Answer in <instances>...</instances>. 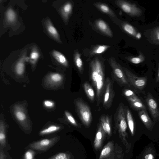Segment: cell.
Instances as JSON below:
<instances>
[{
    "label": "cell",
    "mask_w": 159,
    "mask_h": 159,
    "mask_svg": "<svg viewBox=\"0 0 159 159\" xmlns=\"http://www.w3.org/2000/svg\"><path fill=\"white\" fill-rule=\"evenodd\" d=\"M105 91L103 100V105L105 108H108L111 105L114 93L111 80L107 78L106 81Z\"/></svg>",
    "instance_id": "ba28073f"
},
{
    "label": "cell",
    "mask_w": 159,
    "mask_h": 159,
    "mask_svg": "<svg viewBox=\"0 0 159 159\" xmlns=\"http://www.w3.org/2000/svg\"><path fill=\"white\" fill-rule=\"evenodd\" d=\"M44 104L46 107L51 108L54 106V104L52 101L49 100H46L44 102Z\"/></svg>",
    "instance_id": "d590c367"
},
{
    "label": "cell",
    "mask_w": 159,
    "mask_h": 159,
    "mask_svg": "<svg viewBox=\"0 0 159 159\" xmlns=\"http://www.w3.org/2000/svg\"><path fill=\"white\" fill-rule=\"evenodd\" d=\"M109 62L117 80L121 84L130 87L131 85L129 82L122 68L117 62L115 59L113 57L111 58Z\"/></svg>",
    "instance_id": "5b68a950"
},
{
    "label": "cell",
    "mask_w": 159,
    "mask_h": 159,
    "mask_svg": "<svg viewBox=\"0 0 159 159\" xmlns=\"http://www.w3.org/2000/svg\"><path fill=\"white\" fill-rule=\"evenodd\" d=\"M158 79L159 80V66L158 69Z\"/></svg>",
    "instance_id": "ab89813d"
},
{
    "label": "cell",
    "mask_w": 159,
    "mask_h": 159,
    "mask_svg": "<svg viewBox=\"0 0 159 159\" xmlns=\"http://www.w3.org/2000/svg\"><path fill=\"white\" fill-rule=\"evenodd\" d=\"M68 154L65 152H60L51 157L49 159H70Z\"/></svg>",
    "instance_id": "83f0119b"
},
{
    "label": "cell",
    "mask_w": 159,
    "mask_h": 159,
    "mask_svg": "<svg viewBox=\"0 0 159 159\" xmlns=\"http://www.w3.org/2000/svg\"><path fill=\"white\" fill-rule=\"evenodd\" d=\"M25 69L24 64L23 62L20 61L17 64L16 70L17 74L19 75H21L23 73Z\"/></svg>",
    "instance_id": "f1b7e54d"
},
{
    "label": "cell",
    "mask_w": 159,
    "mask_h": 159,
    "mask_svg": "<svg viewBox=\"0 0 159 159\" xmlns=\"http://www.w3.org/2000/svg\"><path fill=\"white\" fill-rule=\"evenodd\" d=\"M145 59L143 54L141 52L137 57H131L129 58V61L131 63L134 64H138L143 62Z\"/></svg>",
    "instance_id": "cb8c5ba5"
},
{
    "label": "cell",
    "mask_w": 159,
    "mask_h": 159,
    "mask_svg": "<svg viewBox=\"0 0 159 159\" xmlns=\"http://www.w3.org/2000/svg\"><path fill=\"white\" fill-rule=\"evenodd\" d=\"M4 156L2 152H1L0 153V159H3Z\"/></svg>",
    "instance_id": "f35d334b"
},
{
    "label": "cell",
    "mask_w": 159,
    "mask_h": 159,
    "mask_svg": "<svg viewBox=\"0 0 159 159\" xmlns=\"http://www.w3.org/2000/svg\"><path fill=\"white\" fill-rule=\"evenodd\" d=\"M47 30L49 33L53 37L57 38L58 34L55 28L51 24H49L47 27Z\"/></svg>",
    "instance_id": "4dcf8cb0"
},
{
    "label": "cell",
    "mask_w": 159,
    "mask_h": 159,
    "mask_svg": "<svg viewBox=\"0 0 159 159\" xmlns=\"http://www.w3.org/2000/svg\"><path fill=\"white\" fill-rule=\"evenodd\" d=\"M126 119L131 134H134V125L133 119L129 110L128 108L125 109Z\"/></svg>",
    "instance_id": "ac0fdd59"
},
{
    "label": "cell",
    "mask_w": 159,
    "mask_h": 159,
    "mask_svg": "<svg viewBox=\"0 0 159 159\" xmlns=\"http://www.w3.org/2000/svg\"><path fill=\"white\" fill-rule=\"evenodd\" d=\"M94 5L102 12L111 17H115L116 16L114 12L106 4L101 2H96L94 3Z\"/></svg>",
    "instance_id": "e0dca14e"
},
{
    "label": "cell",
    "mask_w": 159,
    "mask_h": 159,
    "mask_svg": "<svg viewBox=\"0 0 159 159\" xmlns=\"http://www.w3.org/2000/svg\"><path fill=\"white\" fill-rule=\"evenodd\" d=\"M60 129L59 126L55 125H51L47 128L41 130L40 132L41 135H43L56 131Z\"/></svg>",
    "instance_id": "d4e9b609"
},
{
    "label": "cell",
    "mask_w": 159,
    "mask_h": 159,
    "mask_svg": "<svg viewBox=\"0 0 159 159\" xmlns=\"http://www.w3.org/2000/svg\"><path fill=\"white\" fill-rule=\"evenodd\" d=\"M106 134L102 129L101 124H100L93 142L94 147L96 150L101 148Z\"/></svg>",
    "instance_id": "30bf717a"
},
{
    "label": "cell",
    "mask_w": 159,
    "mask_h": 159,
    "mask_svg": "<svg viewBox=\"0 0 159 159\" xmlns=\"http://www.w3.org/2000/svg\"><path fill=\"white\" fill-rule=\"evenodd\" d=\"M114 146L113 142L110 141L105 145L100 153L99 159H110L114 155Z\"/></svg>",
    "instance_id": "8fae6325"
},
{
    "label": "cell",
    "mask_w": 159,
    "mask_h": 159,
    "mask_svg": "<svg viewBox=\"0 0 159 159\" xmlns=\"http://www.w3.org/2000/svg\"><path fill=\"white\" fill-rule=\"evenodd\" d=\"M101 124L103 130L109 136L111 135V121L109 116L103 115L100 118Z\"/></svg>",
    "instance_id": "9a60e30c"
},
{
    "label": "cell",
    "mask_w": 159,
    "mask_h": 159,
    "mask_svg": "<svg viewBox=\"0 0 159 159\" xmlns=\"http://www.w3.org/2000/svg\"><path fill=\"white\" fill-rule=\"evenodd\" d=\"M58 139L57 137L43 139L31 144L30 147L36 150L45 151L54 144Z\"/></svg>",
    "instance_id": "9c48e42d"
},
{
    "label": "cell",
    "mask_w": 159,
    "mask_h": 159,
    "mask_svg": "<svg viewBox=\"0 0 159 159\" xmlns=\"http://www.w3.org/2000/svg\"><path fill=\"white\" fill-rule=\"evenodd\" d=\"M15 115L17 119L20 121L24 120L26 117L25 113L20 111H16L15 113Z\"/></svg>",
    "instance_id": "836d02e7"
},
{
    "label": "cell",
    "mask_w": 159,
    "mask_h": 159,
    "mask_svg": "<svg viewBox=\"0 0 159 159\" xmlns=\"http://www.w3.org/2000/svg\"><path fill=\"white\" fill-rule=\"evenodd\" d=\"M6 16L9 21L13 22L16 18L15 13L12 9H9L7 10L6 13Z\"/></svg>",
    "instance_id": "f546056e"
},
{
    "label": "cell",
    "mask_w": 159,
    "mask_h": 159,
    "mask_svg": "<svg viewBox=\"0 0 159 159\" xmlns=\"http://www.w3.org/2000/svg\"><path fill=\"white\" fill-rule=\"evenodd\" d=\"M124 94L133 108L138 111L146 109L142 101L132 90L125 89Z\"/></svg>",
    "instance_id": "52a82bcc"
},
{
    "label": "cell",
    "mask_w": 159,
    "mask_h": 159,
    "mask_svg": "<svg viewBox=\"0 0 159 159\" xmlns=\"http://www.w3.org/2000/svg\"><path fill=\"white\" fill-rule=\"evenodd\" d=\"M65 113L67 119L72 124L75 126H77V124L75 120L69 112L66 111Z\"/></svg>",
    "instance_id": "d6a6232c"
},
{
    "label": "cell",
    "mask_w": 159,
    "mask_h": 159,
    "mask_svg": "<svg viewBox=\"0 0 159 159\" xmlns=\"http://www.w3.org/2000/svg\"><path fill=\"white\" fill-rule=\"evenodd\" d=\"M52 55L55 58L60 64L65 66H68V61L63 54L58 51L54 50L52 52Z\"/></svg>",
    "instance_id": "ffe728a7"
},
{
    "label": "cell",
    "mask_w": 159,
    "mask_h": 159,
    "mask_svg": "<svg viewBox=\"0 0 159 159\" xmlns=\"http://www.w3.org/2000/svg\"><path fill=\"white\" fill-rule=\"evenodd\" d=\"M138 114L145 126L148 129L151 128L153 125V122L149 116L146 109L139 111Z\"/></svg>",
    "instance_id": "5bb4252c"
},
{
    "label": "cell",
    "mask_w": 159,
    "mask_h": 159,
    "mask_svg": "<svg viewBox=\"0 0 159 159\" xmlns=\"http://www.w3.org/2000/svg\"><path fill=\"white\" fill-rule=\"evenodd\" d=\"M116 119V126L118 130L119 136L122 141L126 143L127 124L125 109L122 105L118 107Z\"/></svg>",
    "instance_id": "3957f363"
},
{
    "label": "cell",
    "mask_w": 159,
    "mask_h": 159,
    "mask_svg": "<svg viewBox=\"0 0 159 159\" xmlns=\"http://www.w3.org/2000/svg\"><path fill=\"white\" fill-rule=\"evenodd\" d=\"M72 9V5L70 2H68L64 5L62 9V13L65 19H68Z\"/></svg>",
    "instance_id": "44dd1931"
},
{
    "label": "cell",
    "mask_w": 159,
    "mask_h": 159,
    "mask_svg": "<svg viewBox=\"0 0 159 159\" xmlns=\"http://www.w3.org/2000/svg\"><path fill=\"white\" fill-rule=\"evenodd\" d=\"M110 47L109 45H100L95 47L92 51L91 54L93 55L102 53L105 52Z\"/></svg>",
    "instance_id": "603a6c76"
},
{
    "label": "cell",
    "mask_w": 159,
    "mask_h": 159,
    "mask_svg": "<svg viewBox=\"0 0 159 159\" xmlns=\"http://www.w3.org/2000/svg\"><path fill=\"white\" fill-rule=\"evenodd\" d=\"M115 3L123 11L131 16H140L142 14V10L135 4L122 0H115Z\"/></svg>",
    "instance_id": "277c9868"
},
{
    "label": "cell",
    "mask_w": 159,
    "mask_h": 159,
    "mask_svg": "<svg viewBox=\"0 0 159 159\" xmlns=\"http://www.w3.org/2000/svg\"><path fill=\"white\" fill-rule=\"evenodd\" d=\"M77 113L83 123L86 126H89L92 120V115L88 105L80 99L75 101Z\"/></svg>",
    "instance_id": "7a4b0ae2"
},
{
    "label": "cell",
    "mask_w": 159,
    "mask_h": 159,
    "mask_svg": "<svg viewBox=\"0 0 159 159\" xmlns=\"http://www.w3.org/2000/svg\"><path fill=\"white\" fill-rule=\"evenodd\" d=\"M34 155V152L33 151L29 150L25 153L24 159H33Z\"/></svg>",
    "instance_id": "e575fe53"
},
{
    "label": "cell",
    "mask_w": 159,
    "mask_h": 159,
    "mask_svg": "<svg viewBox=\"0 0 159 159\" xmlns=\"http://www.w3.org/2000/svg\"><path fill=\"white\" fill-rule=\"evenodd\" d=\"M145 159H153L154 157L151 154H149L146 155L144 157Z\"/></svg>",
    "instance_id": "74e56055"
},
{
    "label": "cell",
    "mask_w": 159,
    "mask_h": 159,
    "mask_svg": "<svg viewBox=\"0 0 159 159\" xmlns=\"http://www.w3.org/2000/svg\"><path fill=\"white\" fill-rule=\"evenodd\" d=\"M95 25L97 28L104 34L110 37L113 36L111 29L107 24L103 20H97L95 22Z\"/></svg>",
    "instance_id": "4fadbf2b"
},
{
    "label": "cell",
    "mask_w": 159,
    "mask_h": 159,
    "mask_svg": "<svg viewBox=\"0 0 159 159\" xmlns=\"http://www.w3.org/2000/svg\"><path fill=\"white\" fill-rule=\"evenodd\" d=\"M6 138L4 126L1 124L0 127V143L2 146H4L6 144Z\"/></svg>",
    "instance_id": "4316f807"
},
{
    "label": "cell",
    "mask_w": 159,
    "mask_h": 159,
    "mask_svg": "<svg viewBox=\"0 0 159 159\" xmlns=\"http://www.w3.org/2000/svg\"><path fill=\"white\" fill-rule=\"evenodd\" d=\"M50 78L52 81L54 82H59L62 80L61 75L58 73L52 74L50 75Z\"/></svg>",
    "instance_id": "1f68e13d"
},
{
    "label": "cell",
    "mask_w": 159,
    "mask_h": 159,
    "mask_svg": "<svg viewBox=\"0 0 159 159\" xmlns=\"http://www.w3.org/2000/svg\"><path fill=\"white\" fill-rule=\"evenodd\" d=\"M83 87L88 98L91 101H93L94 99L95 93L93 88L89 83L86 82L84 84Z\"/></svg>",
    "instance_id": "d6986e66"
},
{
    "label": "cell",
    "mask_w": 159,
    "mask_h": 159,
    "mask_svg": "<svg viewBox=\"0 0 159 159\" xmlns=\"http://www.w3.org/2000/svg\"><path fill=\"white\" fill-rule=\"evenodd\" d=\"M39 56L38 53L35 52H33L31 54L30 57L33 60H36Z\"/></svg>",
    "instance_id": "8d00e7d4"
},
{
    "label": "cell",
    "mask_w": 159,
    "mask_h": 159,
    "mask_svg": "<svg viewBox=\"0 0 159 159\" xmlns=\"http://www.w3.org/2000/svg\"><path fill=\"white\" fill-rule=\"evenodd\" d=\"M147 104L152 117L157 118L159 116V111L157 105L155 100L150 95L147 99Z\"/></svg>",
    "instance_id": "7c38bea8"
},
{
    "label": "cell",
    "mask_w": 159,
    "mask_h": 159,
    "mask_svg": "<svg viewBox=\"0 0 159 159\" xmlns=\"http://www.w3.org/2000/svg\"><path fill=\"white\" fill-rule=\"evenodd\" d=\"M91 80L96 92L97 103H99L106 84L103 65L97 58L90 63Z\"/></svg>",
    "instance_id": "6da1fadb"
},
{
    "label": "cell",
    "mask_w": 159,
    "mask_h": 159,
    "mask_svg": "<svg viewBox=\"0 0 159 159\" xmlns=\"http://www.w3.org/2000/svg\"><path fill=\"white\" fill-rule=\"evenodd\" d=\"M74 60L77 68L80 72L81 73L83 70V63L81 58V55L77 51L75 54Z\"/></svg>",
    "instance_id": "7402d4cb"
},
{
    "label": "cell",
    "mask_w": 159,
    "mask_h": 159,
    "mask_svg": "<svg viewBox=\"0 0 159 159\" xmlns=\"http://www.w3.org/2000/svg\"><path fill=\"white\" fill-rule=\"evenodd\" d=\"M122 68L131 86L137 89H143L146 84L147 78L138 77L127 68L124 67Z\"/></svg>",
    "instance_id": "8992f818"
},
{
    "label": "cell",
    "mask_w": 159,
    "mask_h": 159,
    "mask_svg": "<svg viewBox=\"0 0 159 159\" xmlns=\"http://www.w3.org/2000/svg\"><path fill=\"white\" fill-rule=\"evenodd\" d=\"M122 27L124 30L127 34L137 39L141 37V33L138 32L131 25L128 23H125L122 24Z\"/></svg>",
    "instance_id": "2e32d148"
},
{
    "label": "cell",
    "mask_w": 159,
    "mask_h": 159,
    "mask_svg": "<svg viewBox=\"0 0 159 159\" xmlns=\"http://www.w3.org/2000/svg\"><path fill=\"white\" fill-rule=\"evenodd\" d=\"M151 38L154 43L159 44V27L155 28L152 31Z\"/></svg>",
    "instance_id": "484cf974"
}]
</instances>
